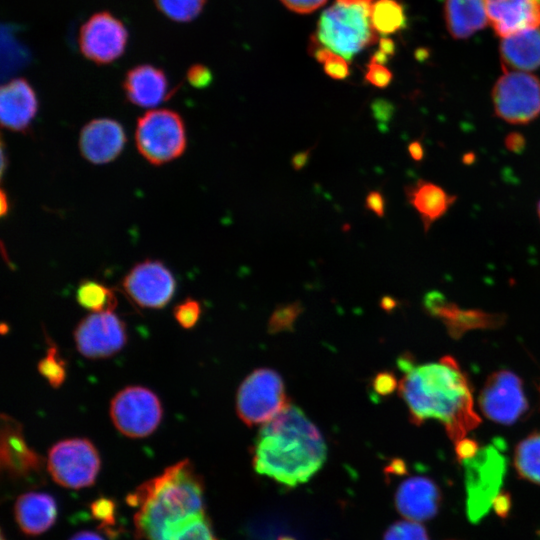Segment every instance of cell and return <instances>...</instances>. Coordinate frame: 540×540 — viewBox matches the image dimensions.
I'll list each match as a JSON object with an SVG mask.
<instances>
[{
	"label": "cell",
	"mask_w": 540,
	"mask_h": 540,
	"mask_svg": "<svg viewBox=\"0 0 540 540\" xmlns=\"http://www.w3.org/2000/svg\"><path fill=\"white\" fill-rule=\"evenodd\" d=\"M397 364L403 372L398 393L413 424L437 420L455 443L479 426L469 379L454 357L445 355L437 362L416 365L406 353Z\"/></svg>",
	"instance_id": "6da1fadb"
},
{
	"label": "cell",
	"mask_w": 540,
	"mask_h": 540,
	"mask_svg": "<svg viewBox=\"0 0 540 540\" xmlns=\"http://www.w3.org/2000/svg\"><path fill=\"white\" fill-rule=\"evenodd\" d=\"M325 440L306 414L288 406L259 430L253 449V466L289 487L307 482L324 464Z\"/></svg>",
	"instance_id": "7a4b0ae2"
},
{
	"label": "cell",
	"mask_w": 540,
	"mask_h": 540,
	"mask_svg": "<svg viewBox=\"0 0 540 540\" xmlns=\"http://www.w3.org/2000/svg\"><path fill=\"white\" fill-rule=\"evenodd\" d=\"M127 503L137 507V540H155L171 524L205 512L204 485L191 462L182 460L136 488Z\"/></svg>",
	"instance_id": "3957f363"
},
{
	"label": "cell",
	"mask_w": 540,
	"mask_h": 540,
	"mask_svg": "<svg viewBox=\"0 0 540 540\" xmlns=\"http://www.w3.org/2000/svg\"><path fill=\"white\" fill-rule=\"evenodd\" d=\"M372 4L373 0H335L321 14L311 41L351 61L377 41L370 18Z\"/></svg>",
	"instance_id": "277c9868"
},
{
	"label": "cell",
	"mask_w": 540,
	"mask_h": 540,
	"mask_svg": "<svg viewBox=\"0 0 540 540\" xmlns=\"http://www.w3.org/2000/svg\"><path fill=\"white\" fill-rule=\"evenodd\" d=\"M291 403L281 375L261 367L248 374L236 394V412L247 426L265 424Z\"/></svg>",
	"instance_id": "5b68a950"
},
{
	"label": "cell",
	"mask_w": 540,
	"mask_h": 540,
	"mask_svg": "<svg viewBox=\"0 0 540 540\" xmlns=\"http://www.w3.org/2000/svg\"><path fill=\"white\" fill-rule=\"evenodd\" d=\"M135 142L139 153L153 165H163L183 154L187 145L182 117L170 109H154L137 121Z\"/></svg>",
	"instance_id": "8992f818"
},
{
	"label": "cell",
	"mask_w": 540,
	"mask_h": 540,
	"mask_svg": "<svg viewBox=\"0 0 540 540\" xmlns=\"http://www.w3.org/2000/svg\"><path fill=\"white\" fill-rule=\"evenodd\" d=\"M100 464L96 447L86 438L61 440L48 452V471L52 479L65 488L80 489L93 485Z\"/></svg>",
	"instance_id": "52a82bcc"
},
{
	"label": "cell",
	"mask_w": 540,
	"mask_h": 540,
	"mask_svg": "<svg viewBox=\"0 0 540 540\" xmlns=\"http://www.w3.org/2000/svg\"><path fill=\"white\" fill-rule=\"evenodd\" d=\"M462 463L466 474L468 516L472 521H477L499 494L505 458L495 444H490L480 447L475 456Z\"/></svg>",
	"instance_id": "ba28073f"
},
{
	"label": "cell",
	"mask_w": 540,
	"mask_h": 540,
	"mask_svg": "<svg viewBox=\"0 0 540 540\" xmlns=\"http://www.w3.org/2000/svg\"><path fill=\"white\" fill-rule=\"evenodd\" d=\"M491 96L495 114L508 123L527 124L540 115V79L528 72H504Z\"/></svg>",
	"instance_id": "9c48e42d"
},
{
	"label": "cell",
	"mask_w": 540,
	"mask_h": 540,
	"mask_svg": "<svg viewBox=\"0 0 540 540\" xmlns=\"http://www.w3.org/2000/svg\"><path fill=\"white\" fill-rule=\"evenodd\" d=\"M110 417L116 429L130 438H144L159 426L163 408L158 396L142 386L120 390L110 404Z\"/></svg>",
	"instance_id": "30bf717a"
},
{
	"label": "cell",
	"mask_w": 540,
	"mask_h": 540,
	"mask_svg": "<svg viewBox=\"0 0 540 540\" xmlns=\"http://www.w3.org/2000/svg\"><path fill=\"white\" fill-rule=\"evenodd\" d=\"M478 402L486 418L503 425L514 424L529 409L522 380L509 370L495 371L488 376Z\"/></svg>",
	"instance_id": "8fae6325"
},
{
	"label": "cell",
	"mask_w": 540,
	"mask_h": 540,
	"mask_svg": "<svg viewBox=\"0 0 540 540\" xmlns=\"http://www.w3.org/2000/svg\"><path fill=\"white\" fill-rule=\"evenodd\" d=\"M128 31L123 22L108 11L91 15L79 30L78 44L88 60L104 65L120 58L125 52Z\"/></svg>",
	"instance_id": "7c38bea8"
},
{
	"label": "cell",
	"mask_w": 540,
	"mask_h": 540,
	"mask_svg": "<svg viewBox=\"0 0 540 540\" xmlns=\"http://www.w3.org/2000/svg\"><path fill=\"white\" fill-rule=\"evenodd\" d=\"M78 352L89 359H103L118 353L126 344L125 323L113 311L90 313L74 330Z\"/></svg>",
	"instance_id": "4fadbf2b"
},
{
	"label": "cell",
	"mask_w": 540,
	"mask_h": 540,
	"mask_svg": "<svg viewBox=\"0 0 540 540\" xmlns=\"http://www.w3.org/2000/svg\"><path fill=\"white\" fill-rule=\"evenodd\" d=\"M122 286L129 298L139 307L160 309L175 293L176 281L161 261L145 260L131 268Z\"/></svg>",
	"instance_id": "5bb4252c"
},
{
	"label": "cell",
	"mask_w": 540,
	"mask_h": 540,
	"mask_svg": "<svg viewBox=\"0 0 540 540\" xmlns=\"http://www.w3.org/2000/svg\"><path fill=\"white\" fill-rule=\"evenodd\" d=\"M0 465L14 479H28L41 472L42 457L25 440L22 425L11 416L1 414Z\"/></svg>",
	"instance_id": "9a60e30c"
},
{
	"label": "cell",
	"mask_w": 540,
	"mask_h": 540,
	"mask_svg": "<svg viewBox=\"0 0 540 540\" xmlns=\"http://www.w3.org/2000/svg\"><path fill=\"white\" fill-rule=\"evenodd\" d=\"M424 307L429 314L439 318L446 325L449 334L456 339L469 330L497 328L504 322L502 315L478 309H461L436 291L425 295Z\"/></svg>",
	"instance_id": "2e32d148"
},
{
	"label": "cell",
	"mask_w": 540,
	"mask_h": 540,
	"mask_svg": "<svg viewBox=\"0 0 540 540\" xmlns=\"http://www.w3.org/2000/svg\"><path fill=\"white\" fill-rule=\"evenodd\" d=\"M126 143L123 126L110 118H97L88 122L81 130L79 148L82 156L93 164L113 161L122 152Z\"/></svg>",
	"instance_id": "e0dca14e"
},
{
	"label": "cell",
	"mask_w": 540,
	"mask_h": 540,
	"mask_svg": "<svg viewBox=\"0 0 540 540\" xmlns=\"http://www.w3.org/2000/svg\"><path fill=\"white\" fill-rule=\"evenodd\" d=\"M441 492L437 484L425 476L405 479L395 493V506L407 520L425 521L434 517L440 507Z\"/></svg>",
	"instance_id": "ac0fdd59"
},
{
	"label": "cell",
	"mask_w": 540,
	"mask_h": 540,
	"mask_svg": "<svg viewBox=\"0 0 540 540\" xmlns=\"http://www.w3.org/2000/svg\"><path fill=\"white\" fill-rule=\"evenodd\" d=\"M37 111V95L26 79L15 78L1 87L0 118L3 127L24 132L32 124Z\"/></svg>",
	"instance_id": "d6986e66"
},
{
	"label": "cell",
	"mask_w": 540,
	"mask_h": 540,
	"mask_svg": "<svg viewBox=\"0 0 540 540\" xmlns=\"http://www.w3.org/2000/svg\"><path fill=\"white\" fill-rule=\"evenodd\" d=\"M489 23L505 38L540 26V0H486Z\"/></svg>",
	"instance_id": "ffe728a7"
},
{
	"label": "cell",
	"mask_w": 540,
	"mask_h": 540,
	"mask_svg": "<svg viewBox=\"0 0 540 540\" xmlns=\"http://www.w3.org/2000/svg\"><path fill=\"white\" fill-rule=\"evenodd\" d=\"M123 89L127 99L134 105L153 108L167 98L169 84L162 69L150 64H141L126 73Z\"/></svg>",
	"instance_id": "44dd1931"
},
{
	"label": "cell",
	"mask_w": 540,
	"mask_h": 540,
	"mask_svg": "<svg viewBox=\"0 0 540 540\" xmlns=\"http://www.w3.org/2000/svg\"><path fill=\"white\" fill-rule=\"evenodd\" d=\"M16 522L27 535H40L55 522L57 506L55 499L46 493L28 492L20 495L14 506Z\"/></svg>",
	"instance_id": "7402d4cb"
},
{
	"label": "cell",
	"mask_w": 540,
	"mask_h": 540,
	"mask_svg": "<svg viewBox=\"0 0 540 540\" xmlns=\"http://www.w3.org/2000/svg\"><path fill=\"white\" fill-rule=\"evenodd\" d=\"M504 72H528L540 67V29H527L502 38L499 47Z\"/></svg>",
	"instance_id": "603a6c76"
},
{
	"label": "cell",
	"mask_w": 540,
	"mask_h": 540,
	"mask_svg": "<svg viewBox=\"0 0 540 540\" xmlns=\"http://www.w3.org/2000/svg\"><path fill=\"white\" fill-rule=\"evenodd\" d=\"M405 194L408 202L420 215L425 231L456 201L454 195L448 194L440 186L426 180H418L407 186Z\"/></svg>",
	"instance_id": "cb8c5ba5"
},
{
	"label": "cell",
	"mask_w": 540,
	"mask_h": 540,
	"mask_svg": "<svg viewBox=\"0 0 540 540\" xmlns=\"http://www.w3.org/2000/svg\"><path fill=\"white\" fill-rule=\"evenodd\" d=\"M444 18L453 38H468L489 23L486 0H445Z\"/></svg>",
	"instance_id": "d4e9b609"
},
{
	"label": "cell",
	"mask_w": 540,
	"mask_h": 540,
	"mask_svg": "<svg viewBox=\"0 0 540 540\" xmlns=\"http://www.w3.org/2000/svg\"><path fill=\"white\" fill-rule=\"evenodd\" d=\"M513 464L517 474L540 485V431H534L516 446Z\"/></svg>",
	"instance_id": "484cf974"
},
{
	"label": "cell",
	"mask_w": 540,
	"mask_h": 540,
	"mask_svg": "<svg viewBox=\"0 0 540 540\" xmlns=\"http://www.w3.org/2000/svg\"><path fill=\"white\" fill-rule=\"evenodd\" d=\"M156 540H218L205 512L184 518L165 528Z\"/></svg>",
	"instance_id": "4316f807"
},
{
	"label": "cell",
	"mask_w": 540,
	"mask_h": 540,
	"mask_svg": "<svg viewBox=\"0 0 540 540\" xmlns=\"http://www.w3.org/2000/svg\"><path fill=\"white\" fill-rule=\"evenodd\" d=\"M370 18L374 31L384 36L396 33L407 22L405 9L398 0H376Z\"/></svg>",
	"instance_id": "83f0119b"
},
{
	"label": "cell",
	"mask_w": 540,
	"mask_h": 540,
	"mask_svg": "<svg viewBox=\"0 0 540 540\" xmlns=\"http://www.w3.org/2000/svg\"><path fill=\"white\" fill-rule=\"evenodd\" d=\"M78 304L91 313L113 311L117 304L115 293L102 283L85 280L76 291Z\"/></svg>",
	"instance_id": "f1b7e54d"
},
{
	"label": "cell",
	"mask_w": 540,
	"mask_h": 540,
	"mask_svg": "<svg viewBox=\"0 0 540 540\" xmlns=\"http://www.w3.org/2000/svg\"><path fill=\"white\" fill-rule=\"evenodd\" d=\"M156 8L168 19L186 23L193 21L202 12L206 0H153Z\"/></svg>",
	"instance_id": "f546056e"
},
{
	"label": "cell",
	"mask_w": 540,
	"mask_h": 540,
	"mask_svg": "<svg viewBox=\"0 0 540 540\" xmlns=\"http://www.w3.org/2000/svg\"><path fill=\"white\" fill-rule=\"evenodd\" d=\"M38 372L53 388L60 387L66 379V363L60 356L57 346L49 341L45 356L37 365Z\"/></svg>",
	"instance_id": "4dcf8cb0"
},
{
	"label": "cell",
	"mask_w": 540,
	"mask_h": 540,
	"mask_svg": "<svg viewBox=\"0 0 540 540\" xmlns=\"http://www.w3.org/2000/svg\"><path fill=\"white\" fill-rule=\"evenodd\" d=\"M303 309V305L299 301L281 304L276 307L268 321V333L277 334L293 331L294 325L303 312Z\"/></svg>",
	"instance_id": "1f68e13d"
},
{
	"label": "cell",
	"mask_w": 540,
	"mask_h": 540,
	"mask_svg": "<svg viewBox=\"0 0 540 540\" xmlns=\"http://www.w3.org/2000/svg\"><path fill=\"white\" fill-rule=\"evenodd\" d=\"M311 47L314 58L323 64L326 75L336 80H342L349 76V65L344 57L314 41H312Z\"/></svg>",
	"instance_id": "d6a6232c"
},
{
	"label": "cell",
	"mask_w": 540,
	"mask_h": 540,
	"mask_svg": "<svg viewBox=\"0 0 540 540\" xmlns=\"http://www.w3.org/2000/svg\"><path fill=\"white\" fill-rule=\"evenodd\" d=\"M383 540H429L426 529L419 522L397 521L384 534Z\"/></svg>",
	"instance_id": "836d02e7"
},
{
	"label": "cell",
	"mask_w": 540,
	"mask_h": 540,
	"mask_svg": "<svg viewBox=\"0 0 540 540\" xmlns=\"http://www.w3.org/2000/svg\"><path fill=\"white\" fill-rule=\"evenodd\" d=\"M173 314L181 327L193 328L201 315L200 303L195 299L188 298L175 307Z\"/></svg>",
	"instance_id": "e575fe53"
},
{
	"label": "cell",
	"mask_w": 540,
	"mask_h": 540,
	"mask_svg": "<svg viewBox=\"0 0 540 540\" xmlns=\"http://www.w3.org/2000/svg\"><path fill=\"white\" fill-rule=\"evenodd\" d=\"M399 387L395 374L391 371L378 372L371 381L372 396L378 398L390 396Z\"/></svg>",
	"instance_id": "d590c367"
},
{
	"label": "cell",
	"mask_w": 540,
	"mask_h": 540,
	"mask_svg": "<svg viewBox=\"0 0 540 540\" xmlns=\"http://www.w3.org/2000/svg\"><path fill=\"white\" fill-rule=\"evenodd\" d=\"M92 516L99 520L103 526H113L115 524L116 505L112 499L101 497L91 503Z\"/></svg>",
	"instance_id": "8d00e7d4"
},
{
	"label": "cell",
	"mask_w": 540,
	"mask_h": 540,
	"mask_svg": "<svg viewBox=\"0 0 540 540\" xmlns=\"http://www.w3.org/2000/svg\"><path fill=\"white\" fill-rule=\"evenodd\" d=\"M392 72L382 64L369 62L365 80L371 85L383 89L392 81Z\"/></svg>",
	"instance_id": "74e56055"
},
{
	"label": "cell",
	"mask_w": 540,
	"mask_h": 540,
	"mask_svg": "<svg viewBox=\"0 0 540 540\" xmlns=\"http://www.w3.org/2000/svg\"><path fill=\"white\" fill-rule=\"evenodd\" d=\"M187 80L196 88H205L213 80L211 70L203 64H194L187 71Z\"/></svg>",
	"instance_id": "f35d334b"
},
{
	"label": "cell",
	"mask_w": 540,
	"mask_h": 540,
	"mask_svg": "<svg viewBox=\"0 0 540 540\" xmlns=\"http://www.w3.org/2000/svg\"><path fill=\"white\" fill-rule=\"evenodd\" d=\"M370 108L374 119L380 126L387 125L392 119L394 106L390 101L385 99H375L371 103Z\"/></svg>",
	"instance_id": "ab89813d"
},
{
	"label": "cell",
	"mask_w": 540,
	"mask_h": 540,
	"mask_svg": "<svg viewBox=\"0 0 540 540\" xmlns=\"http://www.w3.org/2000/svg\"><path fill=\"white\" fill-rule=\"evenodd\" d=\"M281 3L289 10L299 13L308 14L321 6H323L327 0H280Z\"/></svg>",
	"instance_id": "60d3db41"
},
{
	"label": "cell",
	"mask_w": 540,
	"mask_h": 540,
	"mask_svg": "<svg viewBox=\"0 0 540 540\" xmlns=\"http://www.w3.org/2000/svg\"><path fill=\"white\" fill-rule=\"evenodd\" d=\"M455 444L457 459L460 462L475 456L481 447L477 441L466 437L459 440Z\"/></svg>",
	"instance_id": "b9f144b4"
},
{
	"label": "cell",
	"mask_w": 540,
	"mask_h": 540,
	"mask_svg": "<svg viewBox=\"0 0 540 540\" xmlns=\"http://www.w3.org/2000/svg\"><path fill=\"white\" fill-rule=\"evenodd\" d=\"M365 208L382 218L385 215V200L379 191H370L365 198Z\"/></svg>",
	"instance_id": "7bdbcfd3"
},
{
	"label": "cell",
	"mask_w": 540,
	"mask_h": 540,
	"mask_svg": "<svg viewBox=\"0 0 540 540\" xmlns=\"http://www.w3.org/2000/svg\"><path fill=\"white\" fill-rule=\"evenodd\" d=\"M505 147L513 153H521L526 146L525 137L518 132L509 133L504 140Z\"/></svg>",
	"instance_id": "ee69618b"
},
{
	"label": "cell",
	"mask_w": 540,
	"mask_h": 540,
	"mask_svg": "<svg viewBox=\"0 0 540 540\" xmlns=\"http://www.w3.org/2000/svg\"><path fill=\"white\" fill-rule=\"evenodd\" d=\"M493 505L499 516H506L510 509V497L507 494L499 493L493 501Z\"/></svg>",
	"instance_id": "f6af8a7d"
},
{
	"label": "cell",
	"mask_w": 540,
	"mask_h": 540,
	"mask_svg": "<svg viewBox=\"0 0 540 540\" xmlns=\"http://www.w3.org/2000/svg\"><path fill=\"white\" fill-rule=\"evenodd\" d=\"M311 149L300 151L291 158V165L294 170L300 171L303 169L310 159Z\"/></svg>",
	"instance_id": "bcb514c9"
},
{
	"label": "cell",
	"mask_w": 540,
	"mask_h": 540,
	"mask_svg": "<svg viewBox=\"0 0 540 540\" xmlns=\"http://www.w3.org/2000/svg\"><path fill=\"white\" fill-rule=\"evenodd\" d=\"M408 151L412 159L415 161L422 160L424 156L423 146L419 141H413L408 146Z\"/></svg>",
	"instance_id": "7dc6e473"
},
{
	"label": "cell",
	"mask_w": 540,
	"mask_h": 540,
	"mask_svg": "<svg viewBox=\"0 0 540 540\" xmlns=\"http://www.w3.org/2000/svg\"><path fill=\"white\" fill-rule=\"evenodd\" d=\"M379 51L383 52L387 56L391 57L395 53L394 41L390 38L384 37L379 40Z\"/></svg>",
	"instance_id": "c3c4849f"
},
{
	"label": "cell",
	"mask_w": 540,
	"mask_h": 540,
	"mask_svg": "<svg viewBox=\"0 0 540 540\" xmlns=\"http://www.w3.org/2000/svg\"><path fill=\"white\" fill-rule=\"evenodd\" d=\"M69 540H104L99 534L92 531H82L74 534Z\"/></svg>",
	"instance_id": "681fc988"
},
{
	"label": "cell",
	"mask_w": 540,
	"mask_h": 540,
	"mask_svg": "<svg viewBox=\"0 0 540 540\" xmlns=\"http://www.w3.org/2000/svg\"><path fill=\"white\" fill-rule=\"evenodd\" d=\"M395 300H393L391 297H384L381 301V307L385 310H391L395 307Z\"/></svg>",
	"instance_id": "f907efd6"
},
{
	"label": "cell",
	"mask_w": 540,
	"mask_h": 540,
	"mask_svg": "<svg viewBox=\"0 0 540 540\" xmlns=\"http://www.w3.org/2000/svg\"><path fill=\"white\" fill-rule=\"evenodd\" d=\"M474 158L475 156L472 153L465 154L463 157V162L465 164H471L474 161Z\"/></svg>",
	"instance_id": "816d5d0a"
},
{
	"label": "cell",
	"mask_w": 540,
	"mask_h": 540,
	"mask_svg": "<svg viewBox=\"0 0 540 540\" xmlns=\"http://www.w3.org/2000/svg\"><path fill=\"white\" fill-rule=\"evenodd\" d=\"M537 212H538V216H539V219H540V201L538 202Z\"/></svg>",
	"instance_id": "f5cc1de1"
},
{
	"label": "cell",
	"mask_w": 540,
	"mask_h": 540,
	"mask_svg": "<svg viewBox=\"0 0 540 540\" xmlns=\"http://www.w3.org/2000/svg\"><path fill=\"white\" fill-rule=\"evenodd\" d=\"M1 540H5L3 533H1Z\"/></svg>",
	"instance_id": "db71d44e"
}]
</instances>
